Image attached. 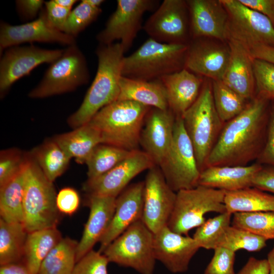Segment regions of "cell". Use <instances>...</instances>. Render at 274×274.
I'll return each mask as SVG.
<instances>
[{"instance_id":"1","label":"cell","mask_w":274,"mask_h":274,"mask_svg":"<svg viewBox=\"0 0 274 274\" xmlns=\"http://www.w3.org/2000/svg\"><path fill=\"white\" fill-rule=\"evenodd\" d=\"M270 101L255 96L238 115L224 124L205 168L247 165L257 160L266 141Z\"/></svg>"},{"instance_id":"2","label":"cell","mask_w":274,"mask_h":274,"mask_svg":"<svg viewBox=\"0 0 274 274\" xmlns=\"http://www.w3.org/2000/svg\"><path fill=\"white\" fill-rule=\"evenodd\" d=\"M125 49L120 43L99 44L96 50L98 67L81 106L67 119L73 129L88 123L106 106L118 100Z\"/></svg>"},{"instance_id":"3","label":"cell","mask_w":274,"mask_h":274,"mask_svg":"<svg viewBox=\"0 0 274 274\" xmlns=\"http://www.w3.org/2000/svg\"><path fill=\"white\" fill-rule=\"evenodd\" d=\"M150 108L133 101L117 100L101 109L88 124L98 131L101 144L129 151L138 150Z\"/></svg>"},{"instance_id":"4","label":"cell","mask_w":274,"mask_h":274,"mask_svg":"<svg viewBox=\"0 0 274 274\" xmlns=\"http://www.w3.org/2000/svg\"><path fill=\"white\" fill-rule=\"evenodd\" d=\"M53 182L45 175L30 153L24 170L23 222L27 232L56 227L60 213Z\"/></svg>"},{"instance_id":"5","label":"cell","mask_w":274,"mask_h":274,"mask_svg":"<svg viewBox=\"0 0 274 274\" xmlns=\"http://www.w3.org/2000/svg\"><path fill=\"white\" fill-rule=\"evenodd\" d=\"M188 45L167 44L150 38L124 57L122 76L153 81L185 68Z\"/></svg>"},{"instance_id":"6","label":"cell","mask_w":274,"mask_h":274,"mask_svg":"<svg viewBox=\"0 0 274 274\" xmlns=\"http://www.w3.org/2000/svg\"><path fill=\"white\" fill-rule=\"evenodd\" d=\"M181 117L201 172L225 124L216 111L209 84L203 86L197 99Z\"/></svg>"},{"instance_id":"7","label":"cell","mask_w":274,"mask_h":274,"mask_svg":"<svg viewBox=\"0 0 274 274\" xmlns=\"http://www.w3.org/2000/svg\"><path fill=\"white\" fill-rule=\"evenodd\" d=\"M226 192L198 185L177 192L176 199L167 227L178 233L188 235L192 229L205 221L209 212H226L224 204Z\"/></svg>"},{"instance_id":"8","label":"cell","mask_w":274,"mask_h":274,"mask_svg":"<svg viewBox=\"0 0 274 274\" xmlns=\"http://www.w3.org/2000/svg\"><path fill=\"white\" fill-rule=\"evenodd\" d=\"M153 239L154 233L141 219L113 241L102 253L109 262L132 268L140 274H153L156 261Z\"/></svg>"},{"instance_id":"9","label":"cell","mask_w":274,"mask_h":274,"mask_svg":"<svg viewBox=\"0 0 274 274\" xmlns=\"http://www.w3.org/2000/svg\"><path fill=\"white\" fill-rule=\"evenodd\" d=\"M89 73L86 58L75 44L64 49L51 64L40 83L28 93L29 97L43 98L75 90L87 84Z\"/></svg>"},{"instance_id":"10","label":"cell","mask_w":274,"mask_h":274,"mask_svg":"<svg viewBox=\"0 0 274 274\" xmlns=\"http://www.w3.org/2000/svg\"><path fill=\"white\" fill-rule=\"evenodd\" d=\"M158 166L169 186L176 193L198 185L200 171L181 116H176L171 146Z\"/></svg>"},{"instance_id":"11","label":"cell","mask_w":274,"mask_h":274,"mask_svg":"<svg viewBox=\"0 0 274 274\" xmlns=\"http://www.w3.org/2000/svg\"><path fill=\"white\" fill-rule=\"evenodd\" d=\"M220 1L228 16L227 39L237 41L248 50L259 45L274 47V26L266 16L238 0Z\"/></svg>"},{"instance_id":"12","label":"cell","mask_w":274,"mask_h":274,"mask_svg":"<svg viewBox=\"0 0 274 274\" xmlns=\"http://www.w3.org/2000/svg\"><path fill=\"white\" fill-rule=\"evenodd\" d=\"M159 6V1L156 0H118L115 11L96 35V40L106 45L119 40L127 51L142 27L144 14L154 12Z\"/></svg>"},{"instance_id":"13","label":"cell","mask_w":274,"mask_h":274,"mask_svg":"<svg viewBox=\"0 0 274 274\" xmlns=\"http://www.w3.org/2000/svg\"><path fill=\"white\" fill-rule=\"evenodd\" d=\"M150 38L164 43L188 45L190 32L187 1L164 0L143 26Z\"/></svg>"},{"instance_id":"14","label":"cell","mask_w":274,"mask_h":274,"mask_svg":"<svg viewBox=\"0 0 274 274\" xmlns=\"http://www.w3.org/2000/svg\"><path fill=\"white\" fill-rule=\"evenodd\" d=\"M63 50L45 49L33 45L6 49L0 61L1 96L3 97L16 81L29 75L38 65L54 62L61 56Z\"/></svg>"},{"instance_id":"15","label":"cell","mask_w":274,"mask_h":274,"mask_svg":"<svg viewBox=\"0 0 274 274\" xmlns=\"http://www.w3.org/2000/svg\"><path fill=\"white\" fill-rule=\"evenodd\" d=\"M177 193L167 183L160 168L148 170L144 181L142 220L155 233L167 225L172 214Z\"/></svg>"},{"instance_id":"16","label":"cell","mask_w":274,"mask_h":274,"mask_svg":"<svg viewBox=\"0 0 274 274\" xmlns=\"http://www.w3.org/2000/svg\"><path fill=\"white\" fill-rule=\"evenodd\" d=\"M155 165L146 152L135 150L105 174L93 179H87L83 189L88 195L117 197L135 177Z\"/></svg>"},{"instance_id":"17","label":"cell","mask_w":274,"mask_h":274,"mask_svg":"<svg viewBox=\"0 0 274 274\" xmlns=\"http://www.w3.org/2000/svg\"><path fill=\"white\" fill-rule=\"evenodd\" d=\"M56 43L70 46L75 38L54 28L49 22L45 9L36 19L21 25H12L2 22L0 25V52L25 43Z\"/></svg>"},{"instance_id":"18","label":"cell","mask_w":274,"mask_h":274,"mask_svg":"<svg viewBox=\"0 0 274 274\" xmlns=\"http://www.w3.org/2000/svg\"><path fill=\"white\" fill-rule=\"evenodd\" d=\"M153 247L156 260L174 273L187 271L200 248L193 237L175 232L167 225L154 233Z\"/></svg>"},{"instance_id":"19","label":"cell","mask_w":274,"mask_h":274,"mask_svg":"<svg viewBox=\"0 0 274 274\" xmlns=\"http://www.w3.org/2000/svg\"><path fill=\"white\" fill-rule=\"evenodd\" d=\"M176 116L168 109L151 108L143 127L140 144L159 166L168 153L173 138Z\"/></svg>"},{"instance_id":"20","label":"cell","mask_w":274,"mask_h":274,"mask_svg":"<svg viewBox=\"0 0 274 274\" xmlns=\"http://www.w3.org/2000/svg\"><path fill=\"white\" fill-rule=\"evenodd\" d=\"M144 181L132 184L116 198L115 212L110 225L101 239L99 252L106 248L131 225L142 218Z\"/></svg>"},{"instance_id":"21","label":"cell","mask_w":274,"mask_h":274,"mask_svg":"<svg viewBox=\"0 0 274 274\" xmlns=\"http://www.w3.org/2000/svg\"><path fill=\"white\" fill-rule=\"evenodd\" d=\"M190 32L194 39H227L228 14L220 0L187 1Z\"/></svg>"},{"instance_id":"22","label":"cell","mask_w":274,"mask_h":274,"mask_svg":"<svg viewBox=\"0 0 274 274\" xmlns=\"http://www.w3.org/2000/svg\"><path fill=\"white\" fill-rule=\"evenodd\" d=\"M229 55L228 46L196 40L188 45L185 68L213 80H222Z\"/></svg>"},{"instance_id":"23","label":"cell","mask_w":274,"mask_h":274,"mask_svg":"<svg viewBox=\"0 0 274 274\" xmlns=\"http://www.w3.org/2000/svg\"><path fill=\"white\" fill-rule=\"evenodd\" d=\"M227 40L230 55L221 81L246 100L253 99L256 95L253 58L242 44L232 38Z\"/></svg>"},{"instance_id":"24","label":"cell","mask_w":274,"mask_h":274,"mask_svg":"<svg viewBox=\"0 0 274 274\" xmlns=\"http://www.w3.org/2000/svg\"><path fill=\"white\" fill-rule=\"evenodd\" d=\"M90 213L82 237L78 244L76 262L93 249L107 232L115 209L116 198L88 195Z\"/></svg>"},{"instance_id":"25","label":"cell","mask_w":274,"mask_h":274,"mask_svg":"<svg viewBox=\"0 0 274 274\" xmlns=\"http://www.w3.org/2000/svg\"><path fill=\"white\" fill-rule=\"evenodd\" d=\"M262 165L258 163L243 166H211L201 171L198 185L225 192L252 187L255 174Z\"/></svg>"},{"instance_id":"26","label":"cell","mask_w":274,"mask_h":274,"mask_svg":"<svg viewBox=\"0 0 274 274\" xmlns=\"http://www.w3.org/2000/svg\"><path fill=\"white\" fill-rule=\"evenodd\" d=\"M166 92L168 108L176 116H182L197 99L202 80L186 68L159 79Z\"/></svg>"},{"instance_id":"27","label":"cell","mask_w":274,"mask_h":274,"mask_svg":"<svg viewBox=\"0 0 274 274\" xmlns=\"http://www.w3.org/2000/svg\"><path fill=\"white\" fill-rule=\"evenodd\" d=\"M118 100L133 101L161 110L169 109L166 90L159 79L145 81L122 76Z\"/></svg>"},{"instance_id":"28","label":"cell","mask_w":274,"mask_h":274,"mask_svg":"<svg viewBox=\"0 0 274 274\" xmlns=\"http://www.w3.org/2000/svg\"><path fill=\"white\" fill-rule=\"evenodd\" d=\"M53 139L71 159L80 164L86 163L94 148L101 144L98 131L88 123Z\"/></svg>"},{"instance_id":"29","label":"cell","mask_w":274,"mask_h":274,"mask_svg":"<svg viewBox=\"0 0 274 274\" xmlns=\"http://www.w3.org/2000/svg\"><path fill=\"white\" fill-rule=\"evenodd\" d=\"M62 238L56 227L27 233L23 262L33 274L38 273L46 256Z\"/></svg>"},{"instance_id":"30","label":"cell","mask_w":274,"mask_h":274,"mask_svg":"<svg viewBox=\"0 0 274 274\" xmlns=\"http://www.w3.org/2000/svg\"><path fill=\"white\" fill-rule=\"evenodd\" d=\"M224 204L226 211L236 213L274 212V195L259 189L249 187L226 192Z\"/></svg>"},{"instance_id":"31","label":"cell","mask_w":274,"mask_h":274,"mask_svg":"<svg viewBox=\"0 0 274 274\" xmlns=\"http://www.w3.org/2000/svg\"><path fill=\"white\" fill-rule=\"evenodd\" d=\"M25 165L13 178L0 187L1 219L7 222L23 223V222Z\"/></svg>"},{"instance_id":"32","label":"cell","mask_w":274,"mask_h":274,"mask_svg":"<svg viewBox=\"0 0 274 274\" xmlns=\"http://www.w3.org/2000/svg\"><path fill=\"white\" fill-rule=\"evenodd\" d=\"M29 153L53 183L66 170L71 159L53 138L45 141Z\"/></svg>"},{"instance_id":"33","label":"cell","mask_w":274,"mask_h":274,"mask_svg":"<svg viewBox=\"0 0 274 274\" xmlns=\"http://www.w3.org/2000/svg\"><path fill=\"white\" fill-rule=\"evenodd\" d=\"M27 232L22 223L0 219V264L21 262Z\"/></svg>"},{"instance_id":"34","label":"cell","mask_w":274,"mask_h":274,"mask_svg":"<svg viewBox=\"0 0 274 274\" xmlns=\"http://www.w3.org/2000/svg\"><path fill=\"white\" fill-rule=\"evenodd\" d=\"M78 244L70 237H62L46 256L38 274H72L77 262Z\"/></svg>"},{"instance_id":"35","label":"cell","mask_w":274,"mask_h":274,"mask_svg":"<svg viewBox=\"0 0 274 274\" xmlns=\"http://www.w3.org/2000/svg\"><path fill=\"white\" fill-rule=\"evenodd\" d=\"M132 151L110 145L98 144L86 163L87 179H93L105 174L126 158Z\"/></svg>"},{"instance_id":"36","label":"cell","mask_w":274,"mask_h":274,"mask_svg":"<svg viewBox=\"0 0 274 274\" xmlns=\"http://www.w3.org/2000/svg\"><path fill=\"white\" fill-rule=\"evenodd\" d=\"M212 89L216 111L224 123L238 115L248 104L245 98L221 80H213Z\"/></svg>"},{"instance_id":"37","label":"cell","mask_w":274,"mask_h":274,"mask_svg":"<svg viewBox=\"0 0 274 274\" xmlns=\"http://www.w3.org/2000/svg\"><path fill=\"white\" fill-rule=\"evenodd\" d=\"M232 215L226 211L209 218L197 227L193 238L200 248L214 250L220 247L226 230L230 226Z\"/></svg>"},{"instance_id":"38","label":"cell","mask_w":274,"mask_h":274,"mask_svg":"<svg viewBox=\"0 0 274 274\" xmlns=\"http://www.w3.org/2000/svg\"><path fill=\"white\" fill-rule=\"evenodd\" d=\"M232 226L247 230L265 239H274V212L236 213Z\"/></svg>"},{"instance_id":"39","label":"cell","mask_w":274,"mask_h":274,"mask_svg":"<svg viewBox=\"0 0 274 274\" xmlns=\"http://www.w3.org/2000/svg\"><path fill=\"white\" fill-rule=\"evenodd\" d=\"M266 241L247 230L230 225L226 230L219 247L234 252L241 249L249 252H258L266 246Z\"/></svg>"},{"instance_id":"40","label":"cell","mask_w":274,"mask_h":274,"mask_svg":"<svg viewBox=\"0 0 274 274\" xmlns=\"http://www.w3.org/2000/svg\"><path fill=\"white\" fill-rule=\"evenodd\" d=\"M101 12V8H94L86 0L82 1L70 12L63 32L75 38L94 21Z\"/></svg>"},{"instance_id":"41","label":"cell","mask_w":274,"mask_h":274,"mask_svg":"<svg viewBox=\"0 0 274 274\" xmlns=\"http://www.w3.org/2000/svg\"><path fill=\"white\" fill-rule=\"evenodd\" d=\"M255 96L269 101L274 100V64L253 58Z\"/></svg>"},{"instance_id":"42","label":"cell","mask_w":274,"mask_h":274,"mask_svg":"<svg viewBox=\"0 0 274 274\" xmlns=\"http://www.w3.org/2000/svg\"><path fill=\"white\" fill-rule=\"evenodd\" d=\"M27 153L17 148L2 150L0 152V187L17 175L24 167Z\"/></svg>"},{"instance_id":"43","label":"cell","mask_w":274,"mask_h":274,"mask_svg":"<svg viewBox=\"0 0 274 274\" xmlns=\"http://www.w3.org/2000/svg\"><path fill=\"white\" fill-rule=\"evenodd\" d=\"M109 263L103 253L92 249L76 262L72 274H108Z\"/></svg>"},{"instance_id":"44","label":"cell","mask_w":274,"mask_h":274,"mask_svg":"<svg viewBox=\"0 0 274 274\" xmlns=\"http://www.w3.org/2000/svg\"><path fill=\"white\" fill-rule=\"evenodd\" d=\"M214 250L213 256L203 274H235L234 264L235 252L223 247Z\"/></svg>"},{"instance_id":"45","label":"cell","mask_w":274,"mask_h":274,"mask_svg":"<svg viewBox=\"0 0 274 274\" xmlns=\"http://www.w3.org/2000/svg\"><path fill=\"white\" fill-rule=\"evenodd\" d=\"M256 162L274 166V100L270 101L266 141Z\"/></svg>"},{"instance_id":"46","label":"cell","mask_w":274,"mask_h":274,"mask_svg":"<svg viewBox=\"0 0 274 274\" xmlns=\"http://www.w3.org/2000/svg\"><path fill=\"white\" fill-rule=\"evenodd\" d=\"M56 201L57 208L60 213L72 215L78 210L80 198L76 190L65 187L57 194Z\"/></svg>"},{"instance_id":"47","label":"cell","mask_w":274,"mask_h":274,"mask_svg":"<svg viewBox=\"0 0 274 274\" xmlns=\"http://www.w3.org/2000/svg\"><path fill=\"white\" fill-rule=\"evenodd\" d=\"M44 6L49 22L54 28L63 32L64 26L72 10L57 5L54 0L45 2Z\"/></svg>"},{"instance_id":"48","label":"cell","mask_w":274,"mask_h":274,"mask_svg":"<svg viewBox=\"0 0 274 274\" xmlns=\"http://www.w3.org/2000/svg\"><path fill=\"white\" fill-rule=\"evenodd\" d=\"M252 187L274 194V166L262 165L253 179Z\"/></svg>"},{"instance_id":"49","label":"cell","mask_w":274,"mask_h":274,"mask_svg":"<svg viewBox=\"0 0 274 274\" xmlns=\"http://www.w3.org/2000/svg\"><path fill=\"white\" fill-rule=\"evenodd\" d=\"M45 3L42 0H18L16 5L20 17L24 20H29L40 14Z\"/></svg>"},{"instance_id":"50","label":"cell","mask_w":274,"mask_h":274,"mask_svg":"<svg viewBox=\"0 0 274 274\" xmlns=\"http://www.w3.org/2000/svg\"><path fill=\"white\" fill-rule=\"evenodd\" d=\"M247 7L266 16L274 26V0H238Z\"/></svg>"},{"instance_id":"51","label":"cell","mask_w":274,"mask_h":274,"mask_svg":"<svg viewBox=\"0 0 274 274\" xmlns=\"http://www.w3.org/2000/svg\"><path fill=\"white\" fill-rule=\"evenodd\" d=\"M269 268L267 259L250 257L237 274H269Z\"/></svg>"},{"instance_id":"52","label":"cell","mask_w":274,"mask_h":274,"mask_svg":"<svg viewBox=\"0 0 274 274\" xmlns=\"http://www.w3.org/2000/svg\"><path fill=\"white\" fill-rule=\"evenodd\" d=\"M253 58L263 60L274 64V47L259 45L249 50Z\"/></svg>"},{"instance_id":"53","label":"cell","mask_w":274,"mask_h":274,"mask_svg":"<svg viewBox=\"0 0 274 274\" xmlns=\"http://www.w3.org/2000/svg\"><path fill=\"white\" fill-rule=\"evenodd\" d=\"M0 274H33L23 262L1 265Z\"/></svg>"},{"instance_id":"54","label":"cell","mask_w":274,"mask_h":274,"mask_svg":"<svg viewBox=\"0 0 274 274\" xmlns=\"http://www.w3.org/2000/svg\"><path fill=\"white\" fill-rule=\"evenodd\" d=\"M54 2L57 5L70 10L74 5L77 2L76 0H54Z\"/></svg>"},{"instance_id":"55","label":"cell","mask_w":274,"mask_h":274,"mask_svg":"<svg viewBox=\"0 0 274 274\" xmlns=\"http://www.w3.org/2000/svg\"><path fill=\"white\" fill-rule=\"evenodd\" d=\"M269 265V273L274 274V246L267 255L266 259Z\"/></svg>"},{"instance_id":"56","label":"cell","mask_w":274,"mask_h":274,"mask_svg":"<svg viewBox=\"0 0 274 274\" xmlns=\"http://www.w3.org/2000/svg\"><path fill=\"white\" fill-rule=\"evenodd\" d=\"M87 2L92 7L100 8V6L105 2L103 0H86Z\"/></svg>"}]
</instances>
